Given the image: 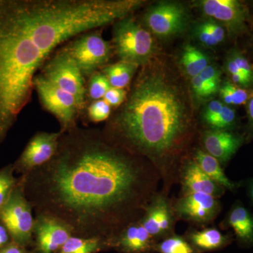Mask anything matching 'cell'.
<instances>
[{
	"label": "cell",
	"mask_w": 253,
	"mask_h": 253,
	"mask_svg": "<svg viewBox=\"0 0 253 253\" xmlns=\"http://www.w3.org/2000/svg\"><path fill=\"white\" fill-rule=\"evenodd\" d=\"M157 243L139 219L124 228L109 241V246L121 253H154Z\"/></svg>",
	"instance_id": "e0dca14e"
},
{
	"label": "cell",
	"mask_w": 253,
	"mask_h": 253,
	"mask_svg": "<svg viewBox=\"0 0 253 253\" xmlns=\"http://www.w3.org/2000/svg\"><path fill=\"white\" fill-rule=\"evenodd\" d=\"M218 92L221 102L229 106L246 104L251 95L247 89L236 85L230 81L223 82Z\"/></svg>",
	"instance_id": "cb8c5ba5"
},
{
	"label": "cell",
	"mask_w": 253,
	"mask_h": 253,
	"mask_svg": "<svg viewBox=\"0 0 253 253\" xmlns=\"http://www.w3.org/2000/svg\"><path fill=\"white\" fill-rule=\"evenodd\" d=\"M172 205L177 220L198 226L212 222L222 208L219 199L201 193L181 194Z\"/></svg>",
	"instance_id": "8fae6325"
},
{
	"label": "cell",
	"mask_w": 253,
	"mask_h": 253,
	"mask_svg": "<svg viewBox=\"0 0 253 253\" xmlns=\"http://www.w3.org/2000/svg\"><path fill=\"white\" fill-rule=\"evenodd\" d=\"M224 105L225 104L218 100H212L206 105L203 111L202 119L206 126H208L214 118L217 117Z\"/></svg>",
	"instance_id": "e575fe53"
},
{
	"label": "cell",
	"mask_w": 253,
	"mask_h": 253,
	"mask_svg": "<svg viewBox=\"0 0 253 253\" xmlns=\"http://www.w3.org/2000/svg\"><path fill=\"white\" fill-rule=\"evenodd\" d=\"M140 221L145 229L157 242L175 234L177 219L173 210L172 201L168 195L158 191L146 208Z\"/></svg>",
	"instance_id": "4fadbf2b"
},
{
	"label": "cell",
	"mask_w": 253,
	"mask_h": 253,
	"mask_svg": "<svg viewBox=\"0 0 253 253\" xmlns=\"http://www.w3.org/2000/svg\"><path fill=\"white\" fill-rule=\"evenodd\" d=\"M155 251L158 253H198L184 236L176 234L158 241Z\"/></svg>",
	"instance_id": "d4e9b609"
},
{
	"label": "cell",
	"mask_w": 253,
	"mask_h": 253,
	"mask_svg": "<svg viewBox=\"0 0 253 253\" xmlns=\"http://www.w3.org/2000/svg\"><path fill=\"white\" fill-rule=\"evenodd\" d=\"M198 6L205 16L221 23L229 36L238 37L248 30L249 8L237 0H201Z\"/></svg>",
	"instance_id": "30bf717a"
},
{
	"label": "cell",
	"mask_w": 253,
	"mask_h": 253,
	"mask_svg": "<svg viewBox=\"0 0 253 253\" xmlns=\"http://www.w3.org/2000/svg\"><path fill=\"white\" fill-rule=\"evenodd\" d=\"M246 113H247L248 124L246 131V141L253 139V92L251 93L249 101L246 104Z\"/></svg>",
	"instance_id": "8d00e7d4"
},
{
	"label": "cell",
	"mask_w": 253,
	"mask_h": 253,
	"mask_svg": "<svg viewBox=\"0 0 253 253\" xmlns=\"http://www.w3.org/2000/svg\"><path fill=\"white\" fill-rule=\"evenodd\" d=\"M14 172L13 164L8 165L0 169V208L6 204L17 185L18 179L15 177Z\"/></svg>",
	"instance_id": "484cf974"
},
{
	"label": "cell",
	"mask_w": 253,
	"mask_h": 253,
	"mask_svg": "<svg viewBox=\"0 0 253 253\" xmlns=\"http://www.w3.org/2000/svg\"><path fill=\"white\" fill-rule=\"evenodd\" d=\"M241 183L245 186L248 197L253 206V178H250Z\"/></svg>",
	"instance_id": "ab89813d"
},
{
	"label": "cell",
	"mask_w": 253,
	"mask_h": 253,
	"mask_svg": "<svg viewBox=\"0 0 253 253\" xmlns=\"http://www.w3.org/2000/svg\"><path fill=\"white\" fill-rule=\"evenodd\" d=\"M184 237L198 253L212 252L225 249L234 241L233 234H223L214 227L190 230Z\"/></svg>",
	"instance_id": "d6986e66"
},
{
	"label": "cell",
	"mask_w": 253,
	"mask_h": 253,
	"mask_svg": "<svg viewBox=\"0 0 253 253\" xmlns=\"http://www.w3.org/2000/svg\"><path fill=\"white\" fill-rule=\"evenodd\" d=\"M228 55L234 60L239 71L253 86V68L249 59L238 49H231Z\"/></svg>",
	"instance_id": "f546056e"
},
{
	"label": "cell",
	"mask_w": 253,
	"mask_h": 253,
	"mask_svg": "<svg viewBox=\"0 0 253 253\" xmlns=\"http://www.w3.org/2000/svg\"><path fill=\"white\" fill-rule=\"evenodd\" d=\"M127 97L125 89L111 87L105 94L104 99L111 107L118 108L122 106Z\"/></svg>",
	"instance_id": "836d02e7"
},
{
	"label": "cell",
	"mask_w": 253,
	"mask_h": 253,
	"mask_svg": "<svg viewBox=\"0 0 253 253\" xmlns=\"http://www.w3.org/2000/svg\"><path fill=\"white\" fill-rule=\"evenodd\" d=\"M236 119L235 110L224 105L219 114L208 125V129L234 131L237 121Z\"/></svg>",
	"instance_id": "4316f807"
},
{
	"label": "cell",
	"mask_w": 253,
	"mask_h": 253,
	"mask_svg": "<svg viewBox=\"0 0 253 253\" xmlns=\"http://www.w3.org/2000/svg\"><path fill=\"white\" fill-rule=\"evenodd\" d=\"M199 76L216 93L219 91L221 84V73L215 66L208 65Z\"/></svg>",
	"instance_id": "1f68e13d"
},
{
	"label": "cell",
	"mask_w": 253,
	"mask_h": 253,
	"mask_svg": "<svg viewBox=\"0 0 253 253\" xmlns=\"http://www.w3.org/2000/svg\"><path fill=\"white\" fill-rule=\"evenodd\" d=\"M245 141V135L234 131L206 129L201 135L202 149L215 158L222 167L231 161Z\"/></svg>",
	"instance_id": "9a60e30c"
},
{
	"label": "cell",
	"mask_w": 253,
	"mask_h": 253,
	"mask_svg": "<svg viewBox=\"0 0 253 253\" xmlns=\"http://www.w3.org/2000/svg\"><path fill=\"white\" fill-rule=\"evenodd\" d=\"M105 245L109 246V242L99 238L72 236L59 250V253H96Z\"/></svg>",
	"instance_id": "603a6c76"
},
{
	"label": "cell",
	"mask_w": 253,
	"mask_h": 253,
	"mask_svg": "<svg viewBox=\"0 0 253 253\" xmlns=\"http://www.w3.org/2000/svg\"><path fill=\"white\" fill-rule=\"evenodd\" d=\"M191 158L197 163L198 166L210 178L218 184L231 192H235L242 186V183L231 181L225 172L222 166L215 158L213 157L202 149L195 150Z\"/></svg>",
	"instance_id": "ffe728a7"
},
{
	"label": "cell",
	"mask_w": 253,
	"mask_h": 253,
	"mask_svg": "<svg viewBox=\"0 0 253 253\" xmlns=\"http://www.w3.org/2000/svg\"><path fill=\"white\" fill-rule=\"evenodd\" d=\"M139 7L138 0H0V148L53 51Z\"/></svg>",
	"instance_id": "7a4b0ae2"
},
{
	"label": "cell",
	"mask_w": 253,
	"mask_h": 253,
	"mask_svg": "<svg viewBox=\"0 0 253 253\" xmlns=\"http://www.w3.org/2000/svg\"><path fill=\"white\" fill-rule=\"evenodd\" d=\"M206 26L214 39L217 41L219 44H221L224 41L226 38V31L225 28L217 21L211 18H208L204 20Z\"/></svg>",
	"instance_id": "d590c367"
},
{
	"label": "cell",
	"mask_w": 253,
	"mask_h": 253,
	"mask_svg": "<svg viewBox=\"0 0 253 253\" xmlns=\"http://www.w3.org/2000/svg\"><path fill=\"white\" fill-rule=\"evenodd\" d=\"M111 106L104 99L92 101L87 109V116L93 123H101L111 118Z\"/></svg>",
	"instance_id": "f1b7e54d"
},
{
	"label": "cell",
	"mask_w": 253,
	"mask_h": 253,
	"mask_svg": "<svg viewBox=\"0 0 253 253\" xmlns=\"http://www.w3.org/2000/svg\"><path fill=\"white\" fill-rule=\"evenodd\" d=\"M34 89L42 106L54 116L60 125V132L63 133L76 127L79 111L74 97L46 79L37 75L34 79Z\"/></svg>",
	"instance_id": "9c48e42d"
},
{
	"label": "cell",
	"mask_w": 253,
	"mask_h": 253,
	"mask_svg": "<svg viewBox=\"0 0 253 253\" xmlns=\"http://www.w3.org/2000/svg\"><path fill=\"white\" fill-rule=\"evenodd\" d=\"M42 76L63 91L72 95L78 111L83 112L85 106L86 90L84 77L74 60L64 48L56 51L42 68Z\"/></svg>",
	"instance_id": "8992f818"
},
{
	"label": "cell",
	"mask_w": 253,
	"mask_h": 253,
	"mask_svg": "<svg viewBox=\"0 0 253 253\" xmlns=\"http://www.w3.org/2000/svg\"><path fill=\"white\" fill-rule=\"evenodd\" d=\"M138 68L131 63L119 61L106 65L101 69V73L107 78L111 87L126 89L131 83Z\"/></svg>",
	"instance_id": "44dd1931"
},
{
	"label": "cell",
	"mask_w": 253,
	"mask_h": 253,
	"mask_svg": "<svg viewBox=\"0 0 253 253\" xmlns=\"http://www.w3.org/2000/svg\"><path fill=\"white\" fill-rule=\"evenodd\" d=\"M21 178L36 214L62 221L73 236L109 244L141 219L161 181L147 160L103 131L78 126L62 134L51 161Z\"/></svg>",
	"instance_id": "6da1fadb"
},
{
	"label": "cell",
	"mask_w": 253,
	"mask_h": 253,
	"mask_svg": "<svg viewBox=\"0 0 253 253\" xmlns=\"http://www.w3.org/2000/svg\"><path fill=\"white\" fill-rule=\"evenodd\" d=\"M32 211L21 177L9 199L0 208V221L9 231L11 241L23 247L31 244L33 239L35 219Z\"/></svg>",
	"instance_id": "5b68a950"
},
{
	"label": "cell",
	"mask_w": 253,
	"mask_h": 253,
	"mask_svg": "<svg viewBox=\"0 0 253 253\" xmlns=\"http://www.w3.org/2000/svg\"><path fill=\"white\" fill-rule=\"evenodd\" d=\"M61 135L62 133L60 131L36 133L13 164L15 172L26 175L51 161L57 151Z\"/></svg>",
	"instance_id": "7c38bea8"
},
{
	"label": "cell",
	"mask_w": 253,
	"mask_h": 253,
	"mask_svg": "<svg viewBox=\"0 0 253 253\" xmlns=\"http://www.w3.org/2000/svg\"><path fill=\"white\" fill-rule=\"evenodd\" d=\"M84 78L106 66L112 55L113 46L97 30L80 35L64 46Z\"/></svg>",
	"instance_id": "52a82bcc"
},
{
	"label": "cell",
	"mask_w": 253,
	"mask_h": 253,
	"mask_svg": "<svg viewBox=\"0 0 253 253\" xmlns=\"http://www.w3.org/2000/svg\"><path fill=\"white\" fill-rule=\"evenodd\" d=\"M181 194L201 193L219 199L226 193L224 187L213 181L191 157L183 163L178 176Z\"/></svg>",
	"instance_id": "2e32d148"
},
{
	"label": "cell",
	"mask_w": 253,
	"mask_h": 253,
	"mask_svg": "<svg viewBox=\"0 0 253 253\" xmlns=\"http://www.w3.org/2000/svg\"><path fill=\"white\" fill-rule=\"evenodd\" d=\"M180 63L181 67L190 78L199 76L209 65L207 55L191 44H186L181 51Z\"/></svg>",
	"instance_id": "7402d4cb"
},
{
	"label": "cell",
	"mask_w": 253,
	"mask_h": 253,
	"mask_svg": "<svg viewBox=\"0 0 253 253\" xmlns=\"http://www.w3.org/2000/svg\"><path fill=\"white\" fill-rule=\"evenodd\" d=\"M194 123L185 97L172 78L151 61L142 66L121 109L103 133L109 140L149 161L169 194L178 182Z\"/></svg>",
	"instance_id": "3957f363"
},
{
	"label": "cell",
	"mask_w": 253,
	"mask_h": 253,
	"mask_svg": "<svg viewBox=\"0 0 253 253\" xmlns=\"http://www.w3.org/2000/svg\"><path fill=\"white\" fill-rule=\"evenodd\" d=\"M33 234L38 253H56L63 247L72 231L66 224L50 216L37 214Z\"/></svg>",
	"instance_id": "5bb4252c"
},
{
	"label": "cell",
	"mask_w": 253,
	"mask_h": 253,
	"mask_svg": "<svg viewBox=\"0 0 253 253\" xmlns=\"http://www.w3.org/2000/svg\"><path fill=\"white\" fill-rule=\"evenodd\" d=\"M112 43L120 61L138 67L149 63L156 51L153 35L130 16L114 23Z\"/></svg>",
	"instance_id": "277c9868"
},
{
	"label": "cell",
	"mask_w": 253,
	"mask_h": 253,
	"mask_svg": "<svg viewBox=\"0 0 253 253\" xmlns=\"http://www.w3.org/2000/svg\"><path fill=\"white\" fill-rule=\"evenodd\" d=\"M191 84L193 92L198 99H208L216 94L215 91L211 89L199 76L191 78Z\"/></svg>",
	"instance_id": "d6a6232c"
},
{
	"label": "cell",
	"mask_w": 253,
	"mask_h": 253,
	"mask_svg": "<svg viewBox=\"0 0 253 253\" xmlns=\"http://www.w3.org/2000/svg\"><path fill=\"white\" fill-rule=\"evenodd\" d=\"M0 253H26L23 246L11 241L2 249H0Z\"/></svg>",
	"instance_id": "74e56055"
},
{
	"label": "cell",
	"mask_w": 253,
	"mask_h": 253,
	"mask_svg": "<svg viewBox=\"0 0 253 253\" xmlns=\"http://www.w3.org/2000/svg\"><path fill=\"white\" fill-rule=\"evenodd\" d=\"M189 15L182 4L176 1H161L151 5L142 16V26L161 40L181 35L189 24Z\"/></svg>",
	"instance_id": "ba28073f"
},
{
	"label": "cell",
	"mask_w": 253,
	"mask_h": 253,
	"mask_svg": "<svg viewBox=\"0 0 253 253\" xmlns=\"http://www.w3.org/2000/svg\"><path fill=\"white\" fill-rule=\"evenodd\" d=\"M223 229H231L240 247L253 246V212L241 201L232 205L221 222Z\"/></svg>",
	"instance_id": "ac0fdd59"
},
{
	"label": "cell",
	"mask_w": 253,
	"mask_h": 253,
	"mask_svg": "<svg viewBox=\"0 0 253 253\" xmlns=\"http://www.w3.org/2000/svg\"><path fill=\"white\" fill-rule=\"evenodd\" d=\"M111 87L109 81L102 73L96 71L89 77L87 94L93 101L104 99L105 94Z\"/></svg>",
	"instance_id": "83f0119b"
},
{
	"label": "cell",
	"mask_w": 253,
	"mask_h": 253,
	"mask_svg": "<svg viewBox=\"0 0 253 253\" xmlns=\"http://www.w3.org/2000/svg\"><path fill=\"white\" fill-rule=\"evenodd\" d=\"M10 239L11 240V238L9 231L5 227L4 224L0 221V249L10 244Z\"/></svg>",
	"instance_id": "f35d334b"
},
{
	"label": "cell",
	"mask_w": 253,
	"mask_h": 253,
	"mask_svg": "<svg viewBox=\"0 0 253 253\" xmlns=\"http://www.w3.org/2000/svg\"><path fill=\"white\" fill-rule=\"evenodd\" d=\"M193 35H194L195 39L203 46H207V47H214V46L219 44L211 34L204 20L195 25L194 30H193Z\"/></svg>",
	"instance_id": "4dcf8cb0"
}]
</instances>
